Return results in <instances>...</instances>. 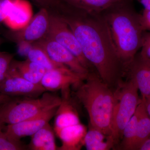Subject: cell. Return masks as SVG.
Returning <instances> with one entry per match:
<instances>
[{"mask_svg": "<svg viewBox=\"0 0 150 150\" xmlns=\"http://www.w3.org/2000/svg\"><path fill=\"white\" fill-rule=\"evenodd\" d=\"M47 10L69 26L86 59L105 83L110 87L120 84L126 71L102 13H88L62 0H56Z\"/></svg>", "mask_w": 150, "mask_h": 150, "instance_id": "cell-1", "label": "cell"}, {"mask_svg": "<svg viewBox=\"0 0 150 150\" xmlns=\"http://www.w3.org/2000/svg\"><path fill=\"white\" fill-rule=\"evenodd\" d=\"M133 1L118 0L102 12L126 71L142 47L145 31Z\"/></svg>", "mask_w": 150, "mask_h": 150, "instance_id": "cell-2", "label": "cell"}, {"mask_svg": "<svg viewBox=\"0 0 150 150\" xmlns=\"http://www.w3.org/2000/svg\"><path fill=\"white\" fill-rule=\"evenodd\" d=\"M76 87L75 95L87 111L91 126L110 136L115 92L93 72Z\"/></svg>", "mask_w": 150, "mask_h": 150, "instance_id": "cell-3", "label": "cell"}, {"mask_svg": "<svg viewBox=\"0 0 150 150\" xmlns=\"http://www.w3.org/2000/svg\"><path fill=\"white\" fill-rule=\"evenodd\" d=\"M61 102V98L45 92L39 98L12 97L1 94L0 120L5 125L18 123L58 107Z\"/></svg>", "mask_w": 150, "mask_h": 150, "instance_id": "cell-4", "label": "cell"}, {"mask_svg": "<svg viewBox=\"0 0 150 150\" xmlns=\"http://www.w3.org/2000/svg\"><path fill=\"white\" fill-rule=\"evenodd\" d=\"M122 84L115 92L110 134L115 145L122 139L123 129L136 112L141 100L139 89L133 79H130Z\"/></svg>", "mask_w": 150, "mask_h": 150, "instance_id": "cell-5", "label": "cell"}, {"mask_svg": "<svg viewBox=\"0 0 150 150\" xmlns=\"http://www.w3.org/2000/svg\"><path fill=\"white\" fill-rule=\"evenodd\" d=\"M49 12L46 9L40 11L21 28L10 29L4 33L7 39L18 45L32 44L45 37L49 25Z\"/></svg>", "mask_w": 150, "mask_h": 150, "instance_id": "cell-6", "label": "cell"}, {"mask_svg": "<svg viewBox=\"0 0 150 150\" xmlns=\"http://www.w3.org/2000/svg\"><path fill=\"white\" fill-rule=\"evenodd\" d=\"M49 25L45 37L58 42L68 49L89 71L94 69L87 61L79 43L69 26L61 19L49 13Z\"/></svg>", "mask_w": 150, "mask_h": 150, "instance_id": "cell-7", "label": "cell"}, {"mask_svg": "<svg viewBox=\"0 0 150 150\" xmlns=\"http://www.w3.org/2000/svg\"><path fill=\"white\" fill-rule=\"evenodd\" d=\"M46 90L40 84L33 83L9 69L0 85V93L12 97L38 98Z\"/></svg>", "mask_w": 150, "mask_h": 150, "instance_id": "cell-8", "label": "cell"}, {"mask_svg": "<svg viewBox=\"0 0 150 150\" xmlns=\"http://www.w3.org/2000/svg\"><path fill=\"white\" fill-rule=\"evenodd\" d=\"M35 43L42 47L55 63L66 66L84 76H87L90 72L71 52L55 40L45 37Z\"/></svg>", "mask_w": 150, "mask_h": 150, "instance_id": "cell-9", "label": "cell"}, {"mask_svg": "<svg viewBox=\"0 0 150 150\" xmlns=\"http://www.w3.org/2000/svg\"><path fill=\"white\" fill-rule=\"evenodd\" d=\"M86 77L67 67H59L46 71L40 84L46 91L65 90L70 89L71 85L78 86Z\"/></svg>", "mask_w": 150, "mask_h": 150, "instance_id": "cell-10", "label": "cell"}, {"mask_svg": "<svg viewBox=\"0 0 150 150\" xmlns=\"http://www.w3.org/2000/svg\"><path fill=\"white\" fill-rule=\"evenodd\" d=\"M58 107L51 108L40 115L21 122L8 124L5 127V132L9 137L16 140H20L23 137H31L49 123L55 116Z\"/></svg>", "mask_w": 150, "mask_h": 150, "instance_id": "cell-11", "label": "cell"}, {"mask_svg": "<svg viewBox=\"0 0 150 150\" xmlns=\"http://www.w3.org/2000/svg\"><path fill=\"white\" fill-rule=\"evenodd\" d=\"M62 142L60 150H79L84 146L87 129L81 123L61 129H54Z\"/></svg>", "mask_w": 150, "mask_h": 150, "instance_id": "cell-12", "label": "cell"}, {"mask_svg": "<svg viewBox=\"0 0 150 150\" xmlns=\"http://www.w3.org/2000/svg\"><path fill=\"white\" fill-rule=\"evenodd\" d=\"M62 102L55 115L54 129H61L81 123L76 109L70 99V89L62 91Z\"/></svg>", "mask_w": 150, "mask_h": 150, "instance_id": "cell-13", "label": "cell"}, {"mask_svg": "<svg viewBox=\"0 0 150 150\" xmlns=\"http://www.w3.org/2000/svg\"><path fill=\"white\" fill-rule=\"evenodd\" d=\"M127 73L136 83L142 97L150 96V66L142 62L136 55Z\"/></svg>", "mask_w": 150, "mask_h": 150, "instance_id": "cell-14", "label": "cell"}, {"mask_svg": "<svg viewBox=\"0 0 150 150\" xmlns=\"http://www.w3.org/2000/svg\"><path fill=\"white\" fill-rule=\"evenodd\" d=\"M10 68L22 77L33 83L40 84L46 70L43 67L29 60H13Z\"/></svg>", "mask_w": 150, "mask_h": 150, "instance_id": "cell-15", "label": "cell"}, {"mask_svg": "<svg viewBox=\"0 0 150 150\" xmlns=\"http://www.w3.org/2000/svg\"><path fill=\"white\" fill-rule=\"evenodd\" d=\"M54 129L49 123L31 136L28 149L32 150H58L55 142Z\"/></svg>", "mask_w": 150, "mask_h": 150, "instance_id": "cell-16", "label": "cell"}, {"mask_svg": "<svg viewBox=\"0 0 150 150\" xmlns=\"http://www.w3.org/2000/svg\"><path fill=\"white\" fill-rule=\"evenodd\" d=\"M110 136L105 135L90 125L84 140V146L88 150H108L115 146Z\"/></svg>", "mask_w": 150, "mask_h": 150, "instance_id": "cell-17", "label": "cell"}, {"mask_svg": "<svg viewBox=\"0 0 150 150\" xmlns=\"http://www.w3.org/2000/svg\"><path fill=\"white\" fill-rule=\"evenodd\" d=\"M137 109L139 111V119L136 137L132 147L133 150H139L143 143L150 136V117L142 97Z\"/></svg>", "mask_w": 150, "mask_h": 150, "instance_id": "cell-18", "label": "cell"}, {"mask_svg": "<svg viewBox=\"0 0 150 150\" xmlns=\"http://www.w3.org/2000/svg\"><path fill=\"white\" fill-rule=\"evenodd\" d=\"M29 16V13L22 8L21 1L13 0L4 22L10 29H18L26 25L25 23L28 21Z\"/></svg>", "mask_w": 150, "mask_h": 150, "instance_id": "cell-19", "label": "cell"}, {"mask_svg": "<svg viewBox=\"0 0 150 150\" xmlns=\"http://www.w3.org/2000/svg\"><path fill=\"white\" fill-rule=\"evenodd\" d=\"M26 56L28 60L40 65L46 71L66 67L53 62L44 49L35 42L31 44Z\"/></svg>", "mask_w": 150, "mask_h": 150, "instance_id": "cell-20", "label": "cell"}, {"mask_svg": "<svg viewBox=\"0 0 150 150\" xmlns=\"http://www.w3.org/2000/svg\"><path fill=\"white\" fill-rule=\"evenodd\" d=\"M91 13H101L118 0H62Z\"/></svg>", "mask_w": 150, "mask_h": 150, "instance_id": "cell-21", "label": "cell"}, {"mask_svg": "<svg viewBox=\"0 0 150 150\" xmlns=\"http://www.w3.org/2000/svg\"><path fill=\"white\" fill-rule=\"evenodd\" d=\"M139 119V111L136 110L123 129L121 147L122 149L132 150V147L137 133V124Z\"/></svg>", "mask_w": 150, "mask_h": 150, "instance_id": "cell-22", "label": "cell"}, {"mask_svg": "<svg viewBox=\"0 0 150 150\" xmlns=\"http://www.w3.org/2000/svg\"><path fill=\"white\" fill-rule=\"evenodd\" d=\"M26 149L20 140L14 139L7 135L5 131L0 134V150Z\"/></svg>", "mask_w": 150, "mask_h": 150, "instance_id": "cell-23", "label": "cell"}, {"mask_svg": "<svg viewBox=\"0 0 150 150\" xmlns=\"http://www.w3.org/2000/svg\"><path fill=\"white\" fill-rule=\"evenodd\" d=\"M14 56L13 54L0 51V85L7 74Z\"/></svg>", "mask_w": 150, "mask_h": 150, "instance_id": "cell-24", "label": "cell"}, {"mask_svg": "<svg viewBox=\"0 0 150 150\" xmlns=\"http://www.w3.org/2000/svg\"><path fill=\"white\" fill-rule=\"evenodd\" d=\"M141 48V52L137 56L142 62L150 66V33H144Z\"/></svg>", "mask_w": 150, "mask_h": 150, "instance_id": "cell-25", "label": "cell"}, {"mask_svg": "<svg viewBox=\"0 0 150 150\" xmlns=\"http://www.w3.org/2000/svg\"><path fill=\"white\" fill-rule=\"evenodd\" d=\"M13 0H0V25L6 18L9 8Z\"/></svg>", "mask_w": 150, "mask_h": 150, "instance_id": "cell-26", "label": "cell"}, {"mask_svg": "<svg viewBox=\"0 0 150 150\" xmlns=\"http://www.w3.org/2000/svg\"><path fill=\"white\" fill-rule=\"evenodd\" d=\"M141 22L144 31H150V11L144 9L141 14Z\"/></svg>", "mask_w": 150, "mask_h": 150, "instance_id": "cell-27", "label": "cell"}, {"mask_svg": "<svg viewBox=\"0 0 150 150\" xmlns=\"http://www.w3.org/2000/svg\"><path fill=\"white\" fill-rule=\"evenodd\" d=\"M40 8L48 9L54 2L55 0H31Z\"/></svg>", "mask_w": 150, "mask_h": 150, "instance_id": "cell-28", "label": "cell"}, {"mask_svg": "<svg viewBox=\"0 0 150 150\" xmlns=\"http://www.w3.org/2000/svg\"><path fill=\"white\" fill-rule=\"evenodd\" d=\"M139 150H150V136L143 143Z\"/></svg>", "mask_w": 150, "mask_h": 150, "instance_id": "cell-29", "label": "cell"}, {"mask_svg": "<svg viewBox=\"0 0 150 150\" xmlns=\"http://www.w3.org/2000/svg\"><path fill=\"white\" fill-rule=\"evenodd\" d=\"M135 1H137L141 4L144 8V9L150 11V0H135Z\"/></svg>", "mask_w": 150, "mask_h": 150, "instance_id": "cell-30", "label": "cell"}, {"mask_svg": "<svg viewBox=\"0 0 150 150\" xmlns=\"http://www.w3.org/2000/svg\"><path fill=\"white\" fill-rule=\"evenodd\" d=\"M144 100L145 105H146V109L147 111L148 114L150 117V96L148 97H142Z\"/></svg>", "mask_w": 150, "mask_h": 150, "instance_id": "cell-31", "label": "cell"}, {"mask_svg": "<svg viewBox=\"0 0 150 150\" xmlns=\"http://www.w3.org/2000/svg\"><path fill=\"white\" fill-rule=\"evenodd\" d=\"M5 124L2 122L0 120V134L3 132V129H4L5 127Z\"/></svg>", "mask_w": 150, "mask_h": 150, "instance_id": "cell-32", "label": "cell"}, {"mask_svg": "<svg viewBox=\"0 0 150 150\" xmlns=\"http://www.w3.org/2000/svg\"><path fill=\"white\" fill-rule=\"evenodd\" d=\"M1 39H0V44H1Z\"/></svg>", "mask_w": 150, "mask_h": 150, "instance_id": "cell-33", "label": "cell"}]
</instances>
